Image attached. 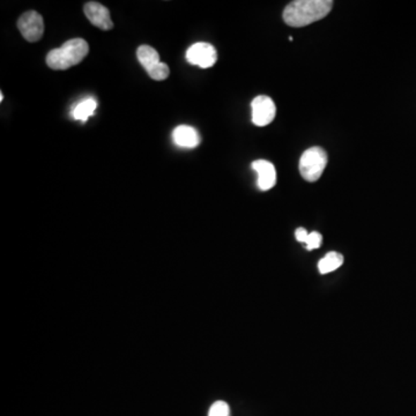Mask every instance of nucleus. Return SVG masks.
Returning a JSON list of instances; mask_svg holds the SVG:
<instances>
[{
    "mask_svg": "<svg viewBox=\"0 0 416 416\" xmlns=\"http://www.w3.org/2000/svg\"><path fill=\"white\" fill-rule=\"evenodd\" d=\"M18 28L23 36V39L30 43L39 42L44 32L43 18L35 11H28L20 16L18 20Z\"/></svg>",
    "mask_w": 416,
    "mask_h": 416,
    "instance_id": "4",
    "label": "nucleus"
},
{
    "mask_svg": "<svg viewBox=\"0 0 416 416\" xmlns=\"http://www.w3.org/2000/svg\"><path fill=\"white\" fill-rule=\"evenodd\" d=\"M252 169L258 175L257 185L262 191H269L276 184V166L266 160L255 161L252 164Z\"/></svg>",
    "mask_w": 416,
    "mask_h": 416,
    "instance_id": "8",
    "label": "nucleus"
},
{
    "mask_svg": "<svg viewBox=\"0 0 416 416\" xmlns=\"http://www.w3.org/2000/svg\"><path fill=\"white\" fill-rule=\"evenodd\" d=\"M327 154L322 147H311L302 154L300 173L307 182H316L326 168Z\"/></svg>",
    "mask_w": 416,
    "mask_h": 416,
    "instance_id": "3",
    "label": "nucleus"
},
{
    "mask_svg": "<svg viewBox=\"0 0 416 416\" xmlns=\"http://www.w3.org/2000/svg\"><path fill=\"white\" fill-rule=\"evenodd\" d=\"M322 242H323V237H322V235H320L319 233H317V231H312V233L309 234V236H307V242H305V244H307V249H318V247H320Z\"/></svg>",
    "mask_w": 416,
    "mask_h": 416,
    "instance_id": "15",
    "label": "nucleus"
},
{
    "mask_svg": "<svg viewBox=\"0 0 416 416\" xmlns=\"http://www.w3.org/2000/svg\"><path fill=\"white\" fill-rule=\"evenodd\" d=\"M97 103L94 99H86L78 103L73 110V117L77 121H81L85 123L88 121L90 116L94 115V112L97 110Z\"/></svg>",
    "mask_w": 416,
    "mask_h": 416,
    "instance_id": "11",
    "label": "nucleus"
},
{
    "mask_svg": "<svg viewBox=\"0 0 416 416\" xmlns=\"http://www.w3.org/2000/svg\"><path fill=\"white\" fill-rule=\"evenodd\" d=\"M4 99V95L3 94H1V95H0V101H3Z\"/></svg>",
    "mask_w": 416,
    "mask_h": 416,
    "instance_id": "17",
    "label": "nucleus"
},
{
    "mask_svg": "<svg viewBox=\"0 0 416 416\" xmlns=\"http://www.w3.org/2000/svg\"><path fill=\"white\" fill-rule=\"evenodd\" d=\"M90 52V45L85 39H68L61 48L54 49L47 56L49 68L56 71H65L80 64Z\"/></svg>",
    "mask_w": 416,
    "mask_h": 416,
    "instance_id": "2",
    "label": "nucleus"
},
{
    "mask_svg": "<svg viewBox=\"0 0 416 416\" xmlns=\"http://www.w3.org/2000/svg\"><path fill=\"white\" fill-rule=\"evenodd\" d=\"M307 236H309V233L305 231V228H298L295 231V237H296V240L298 242H301V243H305L307 242Z\"/></svg>",
    "mask_w": 416,
    "mask_h": 416,
    "instance_id": "16",
    "label": "nucleus"
},
{
    "mask_svg": "<svg viewBox=\"0 0 416 416\" xmlns=\"http://www.w3.org/2000/svg\"><path fill=\"white\" fill-rule=\"evenodd\" d=\"M343 264V255L338 252H329L323 259L319 260L318 263V269L322 274L333 272L339 269L340 266Z\"/></svg>",
    "mask_w": 416,
    "mask_h": 416,
    "instance_id": "12",
    "label": "nucleus"
},
{
    "mask_svg": "<svg viewBox=\"0 0 416 416\" xmlns=\"http://www.w3.org/2000/svg\"><path fill=\"white\" fill-rule=\"evenodd\" d=\"M208 416H231V408L226 401H215L209 408Z\"/></svg>",
    "mask_w": 416,
    "mask_h": 416,
    "instance_id": "14",
    "label": "nucleus"
},
{
    "mask_svg": "<svg viewBox=\"0 0 416 416\" xmlns=\"http://www.w3.org/2000/svg\"><path fill=\"white\" fill-rule=\"evenodd\" d=\"M137 57L139 63L144 66L145 70H151L155 65L161 63L160 56L155 49L149 45H141L137 50Z\"/></svg>",
    "mask_w": 416,
    "mask_h": 416,
    "instance_id": "10",
    "label": "nucleus"
},
{
    "mask_svg": "<svg viewBox=\"0 0 416 416\" xmlns=\"http://www.w3.org/2000/svg\"><path fill=\"white\" fill-rule=\"evenodd\" d=\"M173 140L180 147L195 148L200 144V135L192 126L180 125L173 130Z\"/></svg>",
    "mask_w": 416,
    "mask_h": 416,
    "instance_id": "9",
    "label": "nucleus"
},
{
    "mask_svg": "<svg viewBox=\"0 0 416 416\" xmlns=\"http://www.w3.org/2000/svg\"><path fill=\"white\" fill-rule=\"evenodd\" d=\"M252 109V123L257 126H267L274 121L276 115V103L271 97L259 95L255 97L251 103Z\"/></svg>",
    "mask_w": 416,
    "mask_h": 416,
    "instance_id": "6",
    "label": "nucleus"
},
{
    "mask_svg": "<svg viewBox=\"0 0 416 416\" xmlns=\"http://www.w3.org/2000/svg\"><path fill=\"white\" fill-rule=\"evenodd\" d=\"M147 73L153 80L164 81L166 80V78L169 77L170 71L168 65L161 61L159 64L155 65L154 68H152L151 70H148Z\"/></svg>",
    "mask_w": 416,
    "mask_h": 416,
    "instance_id": "13",
    "label": "nucleus"
},
{
    "mask_svg": "<svg viewBox=\"0 0 416 416\" xmlns=\"http://www.w3.org/2000/svg\"><path fill=\"white\" fill-rule=\"evenodd\" d=\"M331 0H296L283 11V20L290 27L300 28L324 19L332 10Z\"/></svg>",
    "mask_w": 416,
    "mask_h": 416,
    "instance_id": "1",
    "label": "nucleus"
},
{
    "mask_svg": "<svg viewBox=\"0 0 416 416\" xmlns=\"http://www.w3.org/2000/svg\"><path fill=\"white\" fill-rule=\"evenodd\" d=\"M186 59L190 64L202 68H209L218 61V52L209 43L198 42L188 49Z\"/></svg>",
    "mask_w": 416,
    "mask_h": 416,
    "instance_id": "5",
    "label": "nucleus"
},
{
    "mask_svg": "<svg viewBox=\"0 0 416 416\" xmlns=\"http://www.w3.org/2000/svg\"><path fill=\"white\" fill-rule=\"evenodd\" d=\"M83 12L87 19L97 28L110 30L114 27L109 10L106 6H103L102 4L90 1L83 7Z\"/></svg>",
    "mask_w": 416,
    "mask_h": 416,
    "instance_id": "7",
    "label": "nucleus"
}]
</instances>
